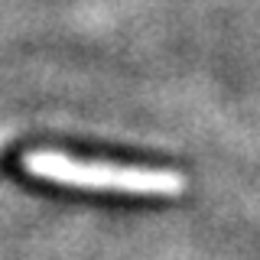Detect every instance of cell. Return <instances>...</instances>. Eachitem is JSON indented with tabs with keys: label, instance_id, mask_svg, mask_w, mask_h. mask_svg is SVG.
I'll return each mask as SVG.
<instances>
[{
	"label": "cell",
	"instance_id": "1",
	"mask_svg": "<svg viewBox=\"0 0 260 260\" xmlns=\"http://www.w3.org/2000/svg\"><path fill=\"white\" fill-rule=\"evenodd\" d=\"M23 173L55 185L94 192H127V195H179L185 179L169 169H137L114 162H78L55 150H32L20 159Z\"/></svg>",
	"mask_w": 260,
	"mask_h": 260
}]
</instances>
